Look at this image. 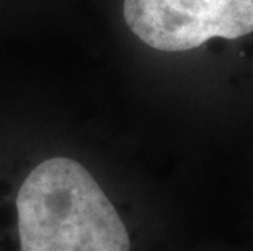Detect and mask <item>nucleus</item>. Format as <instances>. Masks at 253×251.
Listing matches in <instances>:
<instances>
[{"instance_id": "1", "label": "nucleus", "mask_w": 253, "mask_h": 251, "mask_svg": "<svg viewBox=\"0 0 253 251\" xmlns=\"http://www.w3.org/2000/svg\"><path fill=\"white\" fill-rule=\"evenodd\" d=\"M0 170V251H167L186 238L160 199L113 183L75 152Z\"/></svg>"}, {"instance_id": "2", "label": "nucleus", "mask_w": 253, "mask_h": 251, "mask_svg": "<svg viewBox=\"0 0 253 251\" xmlns=\"http://www.w3.org/2000/svg\"><path fill=\"white\" fill-rule=\"evenodd\" d=\"M123 13L139 39L167 52L253 33V0H125Z\"/></svg>"}, {"instance_id": "3", "label": "nucleus", "mask_w": 253, "mask_h": 251, "mask_svg": "<svg viewBox=\"0 0 253 251\" xmlns=\"http://www.w3.org/2000/svg\"><path fill=\"white\" fill-rule=\"evenodd\" d=\"M167 251H253V233L242 240H190L186 237Z\"/></svg>"}]
</instances>
